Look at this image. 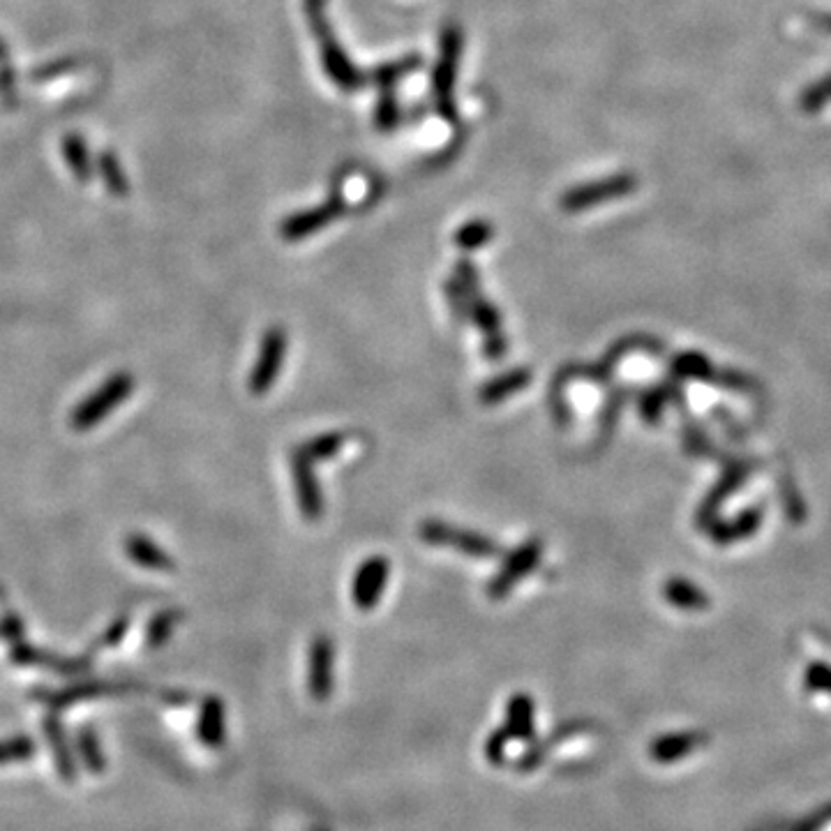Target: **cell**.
Instances as JSON below:
<instances>
[{"label":"cell","instance_id":"obj_1","mask_svg":"<svg viewBox=\"0 0 831 831\" xmlns=\"http://www.w3.org/2000/svg\"><path fill=\"white\" fill-rule=\"evenodd\" d=\"M305 17L312 28L314 37L319 42L321 65L328 74V79L344 93H354L368 81V72H361L358 67L349 61L340 47L338 37H335L331 24L326 19V0H305Z\"/></svg>","mask_w":831,"mask_h":831},{"label":"cell","instance_id":"obj_2","mask_svg":"<svg viewBox=\"0 0 831 831\" xmlns=\"http://www.w3.org/2000/svg\"><path fill=\"white\" fill-rule=\"evenodd\" d=\"M453 277L460 282V287L469 298V321H474L485 335V358H488V361H501V358L506 356V338L504 333H501V314L488 298L483 296V291L478 289V273L474 264L467 259L458 261Z\"/></svg>","mask_w":831,"mask_h":831},{"label":"cell","instance_id":"obj_3","mask_svg":"<svg viewBox=\"0 0 831 831\" xmlns=\"http://www.w3.org/2000/svg\"><path fill=\"white\" fill-rule=\"evenodd\" d=\"M462 33L458 26H446L439 40V58L432 72V93L437 102L439 116L446 121H455V79H458V67L462 56Z\"/></svg>","mask_w":831,"mask_h":831},{"label":"cell","instance_id":"obj_4","mask_svg":"<svg viewBox=\"0 0 831 831\" xmlns=\"http://www.w3.org/2000/svg\"><path fill=\"white\" fill-rule=\"evenodd\" d=\"M418 536H421L423 543L460 550L474 559H497L501 554V545L494 543L490 536L471 529H460L441 520H423L418 524Z\"/></svg>","mask_w":831,"mask_h":831},{"label":"cell","instance_id":"obj_5","mask_svg":"<svg viewBox=\"0 0 831 831\" xmlns=\"http://www.w3.org/2000/svg\"><path fill=\"white\" fill-rule=\"evenodd\" d=\"M635 190H638V178L633 174L605 176L598 178V181L571 187V190L561 197V211L582 213L589 211V208L605 204V201L628 197V194H633Z\"/></svg>","mask_w":831,"mask_h":831},{"label":"cell","instance_id":"obj_6","mask_svg":"<svg viewBox=\"0 0 831 831\" xmlns=\"http://www.w3.org/2000/svg\"><path fill=\"white\" fill-rule=\"evenodd\" d=\"M134 379L130 374H116L104 381V384L97 388L93 395L79 404V409L72 414V428L74 430H88L93 428L95 423H100L109 411H114L118 404H121L127 395L132 393Z\"/></svg>","mask_w":831,"mask_h":831},{"label":"cell","instance_id":"obj_7","mask_svg":"<svg viewBox=\"0 0 831 831\" xmlns=\"http://www.w3.org/2000/svg\"><path fill=\"white\" fill-rule=\"evenodd\" d=\"M543 557V541L538 536L524 541L520 548H515L508 554L504 564H501L499 573L494 575L488 585V596L492 601H504V598L511 594L513 587L518 585L522 578H527V573L534 571V568L541 564Z\"/></svg>","mask_w":831,"mask_h":831},{"label":"cell","instance_id":"obj_8","mask_svg":"<svg viewBox=\"0 0 831 831\" xmlns=\"http://www.w3.org/2000/svg\"><path fill=\"white\" fill-rule=\"evenodd\" d=\"M344 208H347V204H344L342 192L335 190L321 206L305 208V211L301 213L289 215L287 220L282 222L280 234L284 241H289V243L303 241V238L317 234V231L328 227L333 220H338V217L344 213Z\"/></svg>","mask_w":831,"mask_h":831},{"label":"cell","instance_id":"obj_9","mask_svg":"<svg viewBox=\"0 0 831 831\" xmlns=\"http://www.w3.org/2000/svg\"><path fill=\"white\" fill-rule=\"evenodd\" d=\"M284 356H287V333L282 326L268 328L259 347V358L250 374L252 395H264L273 386L277 374L282 370Z\"/></svg>","mask_w":831,"mask_h":831},{"label":"cell","instance_id":"obj_10","mask_svg":"<svg viewBox=\"0 0 831 831\" xmlns=\"http://www.w3.org/2000/svg\"><path fill=\"white\" fill-rule=\"evenodd\" d=\"M291 471H294V485L298 492V506L308 522H319L324 515V494H321L317 474H314V460L298 446L291 451Z\"/></svg>","mask_w":831,"mask_h":831},{"label":"cell","instance_id":"obj_11","mask_svg":"<svg viewBox=\"0 0 831 831\" xmlns=\"http://www.w3.org/2000/svg\"><path fill=\"white\" fill-rule=\"evenodd\" d=\"M335 647L328 635H317L310 642L308 654V691L317 702H324L333 693L335 679Z\"/></svg>","mask_w":831,"mask_h":831},{"label":"cell","instance_id":"obj_12","mask_svg":"<svg viewBox=\"0 0 831 831\" xmlns=\"http://www.w3.org/2000/svg\"><path fill=\"white\" fill-rule=\"evenodd\" d=\"M388 573H391V564L386 557H370L358 566L354 587H351V598H354L356 608L363 612H370L374 605L379 603L381 591L386 587Z\"/></svg>","mask_w":831,"mask_h":831},{"label":"cell","instance_id":"obj_13","mask_svg":"<svg viewBox=\"0 0 831 831\" xmlns=\"http://www.w3.org/2000/svg\"><path fill=\"white\" fill-rule=\"evenodd\" d=\"M705 744V735L700 732H675V735H663L651 741L649 755L658 765H672V762L684 760L686 755Z\"/></svg>","mask_w":831,"mask_h":831},{"label":"cell","instance_id":"obj_14","mask_svg":"<svg viewBox=\"0 0 831 831\" xmlns=\"http://www.w3.org/2000/svg\"><path fill=\"white\" fill-rule=\"evenodd\" d=\"M529 381H531L529 368H513L504 374H499V377L490 379L488 384H483L481 391H478V400H481L485 407H492V404L504 402L506 398H511V395L524 391V388L529 386Z\"/></svg>","mask_w":831,"mask_h":831},{"label":"cell","instance_id":"obj_15","mask_svg":"<svg viewBox=\"0 0 831 831\" xmlns=\"http://www.w3.org/2000/svg\"><path fill=\"white\" fill-rule=\"evenodd\" d=\"M506 732L511 739H534V700L531 695H511L506 707Z\"/></svg>","mask_w":831,"mask_h":831},{"label":"cell","instance_id":"obj_16","mask_svg":"<svg viewBox=\"0 0 831 831\" xmlns=\"http://www.w3.org/2000/svg\"><path fill=\"white\" fill-rule=\"evenodd\" d=\"M125 548L127 552H130V557L141 566L157 568V571H169V568L174 566L171 564L169 554L162 552L153 541H148V538H141V536L127 538Z\"/></svg>","mask_w":831,"mask_h":831},{"label":"cell","instance_id":"obj_17","mask_svg":"<svg viewBox=\"0 0 831 831\" xmlns=\"http://www.w3.org/2000/svg\"><path fill=\"white\" fill-rule=\"evenodd\" d=\"M663 594L672 605H677V608H684V610H702L709 605L707 596L702 594L698 587L681 578L668 580V585L663 587Z\"/></svg>","mask_w":831,"mask_h":831},{"label":"cell","instance_id":"obj_18","mask_svg":"<svg viewBox=\"0 0 831 831\" xmlns=\"http://www.w3.org/2000/svg\"><path fill=\"white\" fill-rule=\"evenodd\" d=\"M494 236V227L488 220H469L467 224H462V227L455 231L453 241L455 245L460 247V250H478V247H485Z\"/></svg>","mask_w":831,"mask_h":831},{"label":"cell","instance_id":"obj_19","mask_svg":"<svg viewBox=\"0 0 831 831\" xmlns=\"http://www.w3.org/2000/svg\"><path fill=\"white\" fill-rule=\"evenodd\" d=\"M418 65H421V58H418V56L400 58V61H393V63H386V65L374 67L372 72H368V81H374V84H379L381 88L393 86L395 81L402 79L404 74H409L411 70H416Z\"/></svg>","mask_w":831,"mask_h":831},{"label":"cell","instance_id":"obj_20","mask_svg":"<svg viewBox=\"0 0 831 831\" xmlns=\"http://www.w3.org/2000/svg\"><path fill=\"white\" fill-rule=\"evenodd\" d=\"M344 444H347V434L344 432H324L319 434V437L305 441L303 451L308 453L314 462H319L338 455Z\"/></svg>","mask_w":831,"mask_h":831},{"label":"cell","instance_id":"obj_21","mask_svg":"<svg viewBox=\"0 0 831 831\" xmlns=\"http://www.w3.org/2000/svg\"><path fill=\"white\" fill-rule=\"evenodd\" d=\"M398 123H400V107H398V100H395L393 86L381 88L377 114H374V125H377V130L381 132H393Z\"/></svg>","mask_w":831,"mask_h":831},{"label":"cell","instance_id":"obj_22","mask_svg":"<svg viewBox=\"0 0 831 831\" xmlns=\"http://www.w3.org/2000/svg\"><path fill=\"white\" fill-rule=\"evenodd\" d=\"M831 102V72L825 77L813 81L811 86L804 88V93L799 97V107L806 111V114H818V111Z\"/></svg>","mask_w":831,"mask_h":831},{"label":"cell","instance_id":"obj_23","mask_svg":"<svg viewBox=\"0 0 831 831\" xmlns=\"http://www.w3.org/2000/svg\"><path fill=\"white\" fill-rule=\"evenodd\" d=\"M624 400H626L624 388H615V391H610V400L605 402V409L601 414V434H598V444H601V446H603V441L608 439V434L612 432V428H615L619 407L624 404Z\"/></svg>","mask_w":831,"mask_h":831},{"label":"cell","instance_id":"obj_24","mask_svg":"<svg viewBox=\"0 0 831 831\" xmlns=\"http://www.w3.org/2000/svg\"><path fill=\"white\" fill-rule=\"evenodd\" d=\"M444 291H446V298L448 303H451V310H453V317L458 321H469V298L464 294V289L460 287V282L451 277L444 284Z\"/></svg>","mask_w":831,"mask_h":831},{"label":"cell","instance_id":"obj_25","mask_svg":"<svg viewBox=\"0 0 831 831\" xmlns=\"http://www.w3.org/2000/svg\"><path fill=\"white\" fill-rule=\"evenodd\" d=\"M508 741H511V735H508L506 728L504 730H494L490 735V739L485 741V758H488V762L492 767L504 765Z\"/></svg>","mask_w":831,"mask_h":831},{"label":"cell","instance_id":"obj_26","mask_svg":"<svg viewBox=\"0 0 831 831\" xmlns=\"http://www.w3.org/2000/svg\"><path fill=\"white\" fill-rule=\"evenodd\" d=\"M663 400H665V393L663 391H647V393H642V398H640V414H642V418H647V421L654 423L656 418H658V414H661Z\"/></svg>","mask_w":831,"mask_h":831},{"label":"cell","instance_id":"obj_27","mask_svg":"<svg viewBox=\"0 0 831 831\" xmlns=\"http://www.w3.org/2000/svg\"><path fill=\"white\" fill-rule=\"evenodd\" d=\"M806 684L808 688H815V691L831 693V670L825 665H811L806 672Z\"/></svg>","mask_w":831,"mask_h":831},{"label":"cell","instance_id":"obj_28","mask_svg":"<svg viewBox=\"0 0 831 831\" xmlns=\"http://www.w3.org/2000/svg\"><path fill=\"white\" fill-rule=\"evenodd\" d=\"M811 26L818 28L822 33H831V12H818V14H811Z\"/></svg>","mask_w":831,"mask_h":831}]
</instances>
